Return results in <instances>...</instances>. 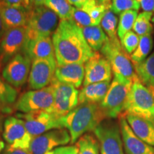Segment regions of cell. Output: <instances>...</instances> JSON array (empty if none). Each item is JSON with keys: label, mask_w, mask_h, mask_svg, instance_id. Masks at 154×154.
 I'll return each mask as SVG.
<instances>
[{"label": "cell", "mask_w": 154, "mask_h": 154, "mask_svg": "<svg viewBox=\"0 0 154 154\" xmlns=\"http://www.w3.org/2000/svg\"><path fill=\"white\" fill-rule=\"evenodd\" d=\"M51 38L57 66L85 63L96 52L86 42L82 28L73 19L61 20Z\"/></svg>", "instance_id": "cell-1"}, {"label": "cell", "mask_w": 154, "mask_h": 154, "mask_svg": "<svg viewBox=\"0 0 154 154\" xmlns=\"http://www.w3.org/2000/svg\"><path fill=\"white\" fill-rule=\"evenodd\" d=\"M4 122H5V120H4V116L0 114V134L3 131Z\"/></svg>", "instance_id": "cell-43"}, {"label": "cell", "mask_w": 154, "mask_h": 154, "mask_svg": "<svg viewBox=\"0 0 154 154\" xmlns=\"http://www.w3.org/2000/svg\"><path fill=\"white\" fill-rule=\"evenodd\" d=\"M45 0H31V5L32 7H40V6H43Z\"/></svg>", "instance_id": "cell-41"}, {"label": "cell", "mask_w": 154, "mask_h": 154, "mask_svg": "<svg viewBox=\"0 0 154 154\" xmlns=\"http://www.w3.org/2000/svg\"><path fill=\"white\" fill-rule=\"evenodd\" d=\"M32 66L30 58L21 52L13 57L1 72V76L6 82L18 88L26 84Z\"/></svg>", "instance_id": "cell-12"}, {"label": "cell", "mask_w": 154, "mask_h": 154, "mask_svg": "<svg viewBox=\"0 0 154 154\" xmlns=\"http://www.w3.org/2000/svg\"><path fill=\"white\" fill-rule=\"evenodd\" d=\"M6 146H7V145H6L5 142L2 139H1V138H0V154H2L3 153V151H5Z\"/></svg>", "instance_id": "cell-42"}, {"label": "cell", "mask_w": 154, "mask_h": 154, "mask_svg": "<svg viewBox=\"0 0 154 154\" xmlns=\"http://www.w3.org/2000/svg\"><path fill=\"white\" fill-rule=\"evenodd\" d=\"M78 154H99L100 145L95 135L87 133L79 138L76 144Z\"/></svg>", "instance_id": "cell-28"}, {"label": "cell", "mask_w": 154, "mask_h": 154, "mask_svg": "<svg viewBox=\"0 0 154 154\" xmlns=\"http://www.w3.org/2000/svg\"><path fill=\"white\" fill-rule=\"evenodd\" d=\"M153 13L151 11H142L138 14L135 21L133 30L139 36L151 34L153 26L151 24Z\"/></svg>", "instance_id": "cell-29"}, {"label": "cell", "mask_w": 154, "mask_h": 154, "mask_svg": "<svg viewBox=\"0 0 154 154\" xmlns=\"http://www.w3.org/2000/svg\"><path fill=\"white\" fill-rule=\"evenodd\" d=\"M125 114H131L154 124V96L137 76L133 81L124 106Z\"/></svg>", "instance_id": "cell-3"}, {"label": "cell", "mask_w": 154, "mask_h": 154, "mask_svg": "<svg viewBox=\"0 0 154 154\" xmlns=\"http://www.w3.org/2000/svg\"><path fill=\"white\" fill-rule=\"evenodd\" d=\"M123 146L126 154H154V147L140 140L134 134L125 116H119Z\"/></svg>", "instance_id": "cell-17"}, {"label": "cell", "mask_w": 154, "mask_h": 154, "mask_svg": "<svg viewBox=\"0 0 154 154\" xmlns=\"http://www.w3.org/2000/svg\"><path fill=\"white\" fill-rule=\"evenodd\" d=\"M132 84V80L121 75L113 74L106 95L100 103V106L106 119H114L122 114Z\"/></svg>", "instance_id": "cell-4"}, {"label": "cell", "mask_w": 154, "mask_h": 154, "mask_svg": "<svg viewBox=\"0 0 154 154\" xmlns=\"http://www.w3.org/2000/svg\"><path fill=\"white\" fill-rule=\"evenodd\" d=\"M54 103V88L51 84L38 90H31L23 93L17 99L15 110L26 113L49 110Z\"/></svg>", "instance_id": "cell-9"}, {"label": "cell", "mask_w": 154, "mask_h": 154, "mask_svg": "<svg viewBox=\"0 0 154 154\" xmlns=\"http://www.w3.org/2000/svg\"><path fill=\"white\" fill-rule=\"evenodd\" d=\"M0 11L7 30L26 26L29 10L24 7H14L0 3Z\"/></svg>", "instance_id": "cell-20"}, {"label": "cell", "mask_w": 154, "mask_h": 154, "mask_svg": "<svg viewBox=\"0 0 154 154\" xmlns=\"http://www.w3.org/2000/svg\"><path fill=\"white\" fill-rule=\"evenodd\" d=\"M135 134L149 145L154 147V124L131 114H124Z\"/></svg>", "instance_id": "cell-21"}, {"label": "cell", "mask_w": 154, "mask_h": 154, "mask_svg": "<svg viewBox=\"0 0 154 154\" xmlns=\"http://www.w3.org/2000/svg\"><path fill=\"white\" fill-rule=\"evenodd\" d=\"M2 154H32L29 150L19 149H14L10 146H6L5 151Z\"/></svg>", "instance_id": "cell-37"}, {"label": "cell", "mask_w": 154, "mask_h": 154, "mask_svg": "<svg viewBox=\"0 0 154 154\" xmlns=\"http://www.w3.org/2000/svg\"><path fill=\"white\" fill-rule=\"evenodd\" d=\"M0 3L14 7H24V0H0Z\"/></svg>", "instance_id": "cell-38"}, {"label": "cell", "mask_w": 154, "mask_h": 154, "mask_svg": "<svg viewBox=\"0 0 154 154\" xmlns=\"http://www.w3.org/2000/svg\"><path fill=\"white\" fill-rule=\"evenodd\" d=\"M26 42V26L8 29L0 41V72L3 67L22 51Z\"/></svg>", "instance_id": "cell-14"}, {"label": "cell", "mask_w": 154, "mask_h": 154, "mask_svg": "<svg viewBox=\"0 0 154 154\" xmlns=\"http://www.w3.org/2000/svg\"><path fill=\"white\" fill-rule=\"evenodd\" d=\"M44 5L54 12L61 20L72 19L74 7L67 0H45Z\"/></svg>", "instance_id": "cell-26"}, {"label": "cell", "mask_w": 154, "mask_h": 154, "mask_svg": "<svg viewBox=\"0 0 154 154\" xmlns=\"http://www.w3.org/2000/svg\"><path fill=\"white\" fill-rule=\"evenodd\" d=\"M101 154L124 153L120 124L113 119H105L94 129Z\"/></svg>", "instance_id": "cell-7"}, {"label": "cell", "mask_w": 154, "mask_h": 154, "mask_svg": "<svg viewBox=\"0 0 154 154\" xmlns=\"http://www.w3.org/2000/svg\"><path fill=\"white\" fill-rule=\"evenodd\" d=\"M7 29L5 27V25L4 24L2 17L1 11H0V41L2 39L4 35H5L6 32H7Z\"/></svg>", "instance_id": "cell-40"}, {"label": "cell", "mask_w": 154, "mask_h": 154, "mask_svg": "<svg viewBox=\"0 0 154 154\" xmlns=\"http://www.w3.org/2000/svg\"><path fill=\"white\" fill-rule=\"evenodd\" d=\"M106 119L100 103H80L61 118L63 126L71 136V143H76L83 135L91 131Z\"/></svg>", "instance_id": "cell-2"}, {"label": "cell", "mask_w": 154, "mask_h": 154, "mask_svg": "<svg viewBox=\"0 0 154 154\" xmlns=\"http://www.w3.org/2000/svg\"><path fill=\"white\" fill-rule=\"evenodd\" d=\"M118 17L111 8L106 11L101 22V26L109 38H117V29H118Z\"/></svg>", "instance_id": "cell-31"}, {"label": "cell", "mask_w": 154, "mask_h": 154, "mask_svg": "<svg viewBox=\"0 0 154 154\" xmlns=\"http://www.w3.org/2000/svg\"><path fill=\"white\" fill-rule=\"evenodd\" d=\"M84 86L95 83L111 82L112 68L111 63L103 55L96 51L91 59L85 63Z\"/></svg>", "instance_id": "cell-16"}, {"label": "cell", "mask_w": 154, "mask_h": 154, "mask_svg": "<svg viewBox=\"0 0 154 154\" xmlns=\"http://www.w3.org/2000/svg\"><path fill=\"white\" fill-rule=\"evenodd\" d=\"M72 19L82 29L86 27V26H94L95 25L92 19L86 11H83L82 9H77L76 7L74 8Z\"/></svg>", "instance_id": "cell-34"}, {"label": "cell", "mask_w": 154, "mask_h": 154, "mask_svg": "<svg viewBox=\"0 0 154 154\" xmlns=\"http://www.w3.org/2000/svg\"><path fill=\"white\" fill-rule=\"evenodd\" d=\"M85 67L84 63H69L57 66L54 78L58 82L79 88L84 81Z\"/></svg>", "instance_id": "cell-19"}, {"label": "cell", "mask_w": 154, "mask_h": 154, "mask_svg": "<svg viewBox=\"0 0 154 154\" xmlns=\"http://www.w3.org/2000/svg\"><path fill=\"white\" fill-rule=\"evenodd\" d=\"M134 67L140 82L149 89L154 88V52Z\"/></svg>", "instance_id": "cell-24"}, {"label": "cell", "mask_w": 154, "mask_h": 154, "mask_svg": "<svg viewBox=\"0 0 154 154\" xmlns=\"http://www.w3.org/2000/svg\"><path fill=\"white\" fill-rule=\"evenodd\" d=\"M17 117L24 121L26 129L32 137L39 136L49 131L63 128L62 117H59L47 110L17 113Z\"/></svg>", "instance_id": "cell-8"}, {"label": "cell", "mask_w": 154, "mask_h": 154, "mask_svg": "<svg viewBox=\"0 0 154 154\" xmlns=\"http://www.w3.org/2000/svg\"><path fill=\"white\" fill-rule=\"evenodd\" d=\"M153 45V42L151 34L140 36L138 47L134 52L131 55V59L134 66H136L145 60L151 51Z\"/></svg>", "instance_id": "cell-27"}, {"label": "cell", "mask_w": 154, "mask_h": 154, "mask_svg": "<svg viewBox=\"0 0 154 154\" xmlns=\"http://www.w3.org/2000/svg\"><path fill=\"white\" fill-rule=\"evenodd\" d=\"M111 82L95 83L84 86L79 91V104L84 103H100L106 95Z\"/></svg>", "instance_id": "cell-22"}, {"label": "cell", "mask_w": 154, "mask_h": 154, "mask_svg": "<svg viewBox=\"0 0 154 154\" xmlns=\"http://www.w3.org/2000/svg\"><path fill=\"white\" fill-rule=\"evenodd\" d=\"M143 11H154V0H136Z\"/></svg>", "instance_id": "cell-36"}, {"label": "cell", "mask_w": 154, "mask_h": 154, "mask_svg": "<svg viewBox=\"0 0 154 154\" xmlns=\"http://www.w3.org/2000/svg\"><path fill=\"white\" fill-rule=\"evenodd\" d=\"M140 8V4L136 0H111V9L116 14L127 10L138 11Z\"/></svg>", "instance_id": "cell-32"}, {"label": "cell", "mask_w": 154, "mask_h": 154, "mask_svg": "<svg viewBox=\"0 0 154 154\" xmlns=\"http://www.w3.org/2000/svg\"><path fill=\"white\" fill-rule=\"evenodd\" d=\"M24 6L25 8L27 9L28 10H30L32 8V5H31V0H24Z\"/></svg>", "instance_id": "cell-44"}, {"label": "cell", "mask_w": 154, "mask_h": 154, "mask_svg": "<svg viewBox=\"0 0 154 154\" xmlns=\"http://www.w3.org/2000/svg\"><path fill=\"white\" fill-rule=\"evenodd\" d=\"M67 1L70 3V5L74 6L76 8L81 9L89 0H67Z\"/></svg>", "instance_id": "cell-39"}, {"label": "cell", "mask_w": 154, "mask_h": 154, "mask_svg": "<svg viewBox=\"0 0 154 154\" xmlns=\"http://www.w3.org/2000/svg\"><path fill=\"white\" fill-rule=\"evenodd\" d=\"M152 22H153V23H154V14H153V18H152Z\"/></svg>", "instance_id": "cell-46"}, {"label": "cell", "mask_w": 154, "mask_h": 154, "mask_svg": "<svg viewBox=\"0 0 154 154\" xmlns=\"http://www.w3.org/2000/svg\"><path fill=\"white\" fill-rule=\"evenodd\" d=\"M153 29H154V24L153 25Z\"/></svg>", "instance_id": "cell-47"}, {"label": "cell", "mask_w": 154, "mask_h": 154, "mask_svg": "<svg viewBox=\"0 0 154 154\" xmlns=\"http://www.w3.org/2000/svg\"><path fill=\"white\" fill-rule=\"evenodd\" d=\"M54 88V103L49 111L63 117L79 104V91L72 85L61 83L54 78L51 83Z\"/></svg>", "instance_id": "cell-10"}, {"label": "cell", "mask_w": 154, "mask_h": 154, "mask_svg": "<svg viewBox=\"0 0 154 154\" xmlns=\"http://www.w3.org/2000/svg\"><path fill=\"white\" fill-rule=\"evenodd\" d=\"M2 138L7 146L24 150L29 149L32 139L24 121L17 116H8L5 119Z\"/></svg>", "instance_id": "cell-13"}, {"label": "cell", "mask_w": 154, "mask_h": 154, "mask_svg": "<svg viewBox=\"0 0 154 154\" xmlns=\"http://www.w3.org/2000/svg\"><path fill=\"white\" fill-rule=\"evenodd\" d=\"M122 154H124V153H122Z\"/></svg>", "instance_id": "cell-48"}, {"label": "cell", "mask_w": 154, "mask_h": 154, "mask_svg": "<svg viewBox=\"0 0 154 154\" xmlns=\"http://www.w3.org/2000/svg\"><path fill=\"white\" fill-rule=\"evenodd\" d=\"M101 54L111 63L113 74H118L134 81L135 73L131 57L121 46L119 38H108L101 49Z\"/></svg>", "instance_id": "cell-6"}, {"label": "cell", "mask_w": 154, "mask_h": 154, "mask_svg": "<svg viewBox=\"0 0 154 154\" xmlns=\"http://www.w3.org/2000/svg\"><path fill=\"white\" fill-rule=\"evenodd\" d=\"M138 11L127 10L119 14L117 35L121 39L127 32L131 31L134 22L138 17Z\"/></svg>", "instance_id": "cell-30"}, {"label": "cell", "mask_w": 154, "mask_h": 154, "mask_svg": "<svg viewBox=\"0 0 154 154\" xmlns=\"http://www.w3.org/2000/svg\"><path fill=\"white\" fill-rule=\"evenodd\" d=\"M49 154H78L76 146H63L54 150Z\"/></svg>", "instance_id": "cell-35"}, {"label": "cell", "mask_w": 154, "mask_h": 154, "mask_svg": "<svg viewBox=\"0 0 154 154\" xmlns=\"http://www.w3.org/2000/svg\"><path fill=\"white\" fill-rule=\"evenodd\" d=\"M100 1H101L102 2L105 3L106 5H109V6L111 5V0H100Z\"/></svg>", "instance_id": "cell-45"}, {"label": "cell", "mask_w": 154, "mask_h": 154, "mask_svg": "<svg viewBox=\"0 0 154 154\" xmlns=\"http://www.w3.org/2000/svg\"><path fill=\"white\" fill-rule=\"evenodd\" d=\"M140 36L134 31H130L125 34L121 39V44L124 49L128 55H131L137 48L139 43Z\"/></svg>", "instance_id": "cell-33"}, {"label": "cell", "mask_w": 154, "mask_h": 154, "mask_svg": "<svg viewBox=\"0 0 154 154\" xmlns=\"http://www.w3.org/2000/svg\"><path fill=\"white\" fill-rule=\"evenodd\" d=\"M86 42L94 51L101 50L108 38L106 34L100 25L89 26L82 29Z\"/></svg>", "instance_id": "cell-25"}, {"label": "cell", "mask_w": 154, "mask_h": 154, "mask_svg": "<svg viewBox=\"0 0 154 154\" xmlns=\"http://www.w3.org/2000/svg\"><path fill=\"white\" fill-rule=\"evenodd\" d=\"M57 15L45 6L34 7L29 11L26 22V41L41 37H49L58 24Z\"/></svg>", "instance_id": "cell-5"}, {"label": "cell", "mask_w": 154, "mask_h": 154, "mask_svg": "<svg viewBox=\"0 0 154 154\" xmlns=\"http://www.w3.org/2000/svg\"><path fill=\"white\" fill-rule=\"evenodd\" d=\"M57 67L56 59H36L32 61L28 79L29 88L38 90L51 84L55 77Z\"/></svg>", "instance_id": "cell-15"}, {"label": "cell", "mask_w": 154, "mask_h": 154, "mask_svg": "<svg viewBox=\"0 0 154 154\" xmlns=\"http://www.w3.org/2000/svg\"><path fill=\"white\" fill-rule=\"evenodd\" d=\"M22 52L32 61L36 59H56L52 38L50 36L28 40Z\"/></svg>", "instance_id": "cell-18"}, {"label": "cell", "mask_w": 154, "mask_h": 154, "mask_svg": "<svg viewBox=\"0 0 154 154\" xmlns=\"http://www.w3.org/2000/svg\"><path fill=\"white\" fill-rule=\"evenodd\" d=\"M71 142V136L66 128H57L33 137L29 151L32 154H49L54 150Z\"/></svg>", "instance_id": "cell-11"}, {"label": "cell", "mask_w": 154, "mask_h": 154, "mask_svg": "<svg viewBox=\"0 0 154 154\" xmlns=\"http://www.w3.org/2000/svg\"><path fill=\"white\" fill-rule=\"evenodd\" d=\"M18 91L6 82L0 74V114L9 115L15 111Z\"/></svg>", "instance_id": "cell-23"}]
</instances>
